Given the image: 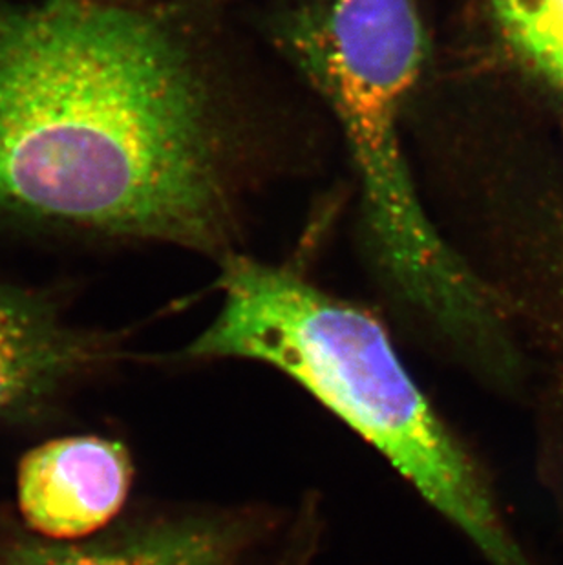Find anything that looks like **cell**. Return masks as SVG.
<instances>
[{"instance_id":"obj_4","label":"cell","mask_w":563,"mask_h":565,"mask_svg":"<svg viewBox=\"0 0 563 565\" xmlns=\"http://www.w3.org/2000/svg\"><path fill=\"white\" fill-rule=\"evenodd\" d=\"M130 483L132 461L121 443L54 439L22 458L19 507L28 525L46 539H85L121 511Z\"/></svg>"},{"instance_id":"obj_8","label":"cell","mask_w":563,"mask_h":565,"mask_svg":"<svg viewBox=\"0 0 563 565\" xmlns=\"http://www.w3.org/2000/svg\"><path fill=\"white\" fill-rule=\"evenodd\" d=\"M510 44L563 86V0H490Z\"/></svg>"},{"instance_id":"obj_5","label":"cell","mask_w":563,"mask_h":565,"mask_svg":"<svg viewBox=\"0 0 563 565\" xmlns=\"http://www.w3.org/2000/svg\"><path fill=\"white\" fill-rule=\"evenodd\" d=\"M264 523L253 514L160 518L81 544L19 540L0 565H240Z\"/></svg>"},{"instance_id":"obj_3","label":"cell","mask_w":563,"mask_h":565,"mask_svg":"<svg viewBox=\"0 0 563 565\" xmlns=\"http://www.w3.org/2000/svg\"><path fill=\"white\" fill-rule=\"evenodd\" d=\"M222 308L181 352L245 359L293 379L367 439L489 565H540L507 522L492 483L404 369L383 322L284 267L229 253Z\"/></svg>"},{"instance_id":"obj_6","label":"cell","mask_w":563,"mask_h":565,"mask_svg":"<svg viewBox=\"0 0 563 565\" xmlns=\"http://www.w3.org/2000/svg\"><path fill=\"white\" fill-rule=\"evenodd\" d=\"M116 350L113 337L66 324L43 295L0 284V419L32 412Z\"/></svg>"},{"instance_id":"obj_1","label":"cell","mask_w":563,"mask_h":565,"mask_svg":"<svg viewBox=\"0 0 563 565\" xmlns=\"http://www.w3.org/2000/svg\"><path fill=\"white\" fill-rule=\"evenodd\" d=\"M261 145L211 28L105 0H0V218L220 260Z\"/></svg>"},{"instance_id":"obj_2","label":"cell","mask_w":563,"mask_h":565,"mask_svg":"<svg viewBox=\"0 0 563 565\" xmlns=\"http://www.w3.org/2000/svg\"><path fill=\"white\" fill-rule=\"evenodd\" d=\"M273 38L344 134L384 291L487 386L520 395L506 302L443 241L404 154L401 119L428 54L414 0H304L278 17Z\"/></svg>"},{"instance_id":"obj_7","label":"cell","mask_w":563,"mask_h":565,"mask_svg":"<svg viewBox=\"0 0 563 565\" xmlns=\"http://www.w3.org/2000/svg\"><path fill=\"white\" fill-rule=\"evenodd\" d=\"M534 350L521 358V395L531 405L538 475L563 522V305L543 317Z\"/></svg>"},{"instance_id":"obj_9","label":"cell","mask_w":563,"mask_h":565,"mask_svg":"<svg viewBox=\"0 0 563 565\" xmlns=\"http://www.w3.org/2000/svg\"><path fill=\"white\" fill-rule=\"evenodd\" d=\"M314 534H311V525L306 531L298 533L293 539L291 544L287 545L284 556H280L275 565H311L314 558Z\"/></svg>"}]
</instances>
